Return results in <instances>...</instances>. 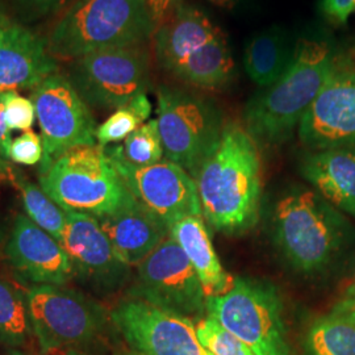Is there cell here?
Segmentation results:
<instances>
[{
	"mask_svg": "<svg viewBox=\"0 0 355 355\" xmlns=\"http://www.w3.org/2000/svg\"><path fill=\"white\" fill-rule=\"evenodd\" d=\"M195 182L203 218L215 230L239 234L257 224L262 196L261 155L245 128H224Z\"/></svg>",
	"mask_w": 355,
	"mask_h": 355,
	"instance_id": "6da1fadb",
	"label": "cell"
},
{
	"mask_svg": "<svg viewBox=\"0 0 355 355\" xmlns=\"http://www.w3.org/2000/svg\"><path fill=\"white\" fill-rule=\"evenodd\" d=\"M272 242L293 271L318 275L350 248L354 230L318 192L297 187L280 196L271 217Z\"/></svg>",
	"mask_w": 355,
	"mask_h": 355,
	"instance_id": "7a4b0ae2",
	"label": "cell"
},
{
	"mask_svg": "<svg viewBox=\"0 0 355 355\" xmlns=\"http://www.w3.org/2000/svg\"><path fill=\"white\" fill-rule=\"evenodd\" d=\"M334 64L336 55L328 42L299 41L284 74L245 105V129L254 141L275 146L290 140L329 79Z\"/></svg>",
	"mask_w": 355,
	"mask_h": 355,
	"instance_id": "3957f363",
	"label": "cell"
},
{
	"mask_svg": "<svg viewBox=\"0 0 355 355\" xmlns=\"http://www.w3.org/2000/svg\"><path fill=\"white\" fill-rule=\"evenodd\" d=\"M144 0H74L46 36L57 61H74L95 51L146 45L155 33Z\"/></svg>",
	"mask_w": 355,
	"mask_h": 355,
	"instance_id": "277c9868",
	"label": "cell"
},
{
	"mask_svg": "<svg viewBox=\"0 0 355 355\" xmlns=\"http://www.w3.org/2000/svg\"><path fill=\"white\" fill-rule=\"evenodd\" d=\"M42 191L66 212L94 217L112 214L132 192L99 145L74 148L40 174Z\"/></svg>",
	"mask_w": 355,
	"mask_h": 355,
	"instance_id": "5b68a950",
	"label": "cell"
},
{
	"mask_svg": "<svg viewBox=\"0 0 355 355\" xmlns=\"http://www.w3.org/2000/svg\"><path fill=\"white\" fill-rule=\"evenodd\" d=\"M283 312V300L272 284L239 277L227 293L207 299L205 316L240 338L255 355H291Z\"/></svg>",
	"mask_w": 355,
	"mask_h": 355,
	"instance_id": "8992f818",
	"label": "cell"
},
{
	"mask_svg": "<svg viewBox=\"0 0 355 355\" xmlns=\"http://www.w3.org/2000/svg\"><path fill=\"white\" fill-rule=\"evenodd\" d=\"M26 296L32 333L46 354L78 350L94 343L107 327L105 309L78 290L37 284Z\"/></svg>",
	"mask_w": 355,
	"mask_h": 355,
	"instance_id": "52a82bcc",
	"label": "cell"
},
{
	"mask_svg": "<svg viewBox=\"0 0 355 355\" xmlns=\"http://www.w3.org/2000/svg\"><path fill=\"white\" fill-rule=\"evenodd\" d=\"M157 114L165 159L195 179L225 128L218 108L200 95L162 86L158 89Z\"/></svg>",
	"mask_w": 355,
	"mask_h": 355,
	"instance_id": "ba28073f",
	"label": "cell"
},
{
	"mask_svg": "<svg viewBox=\"0 0 355 355\" xmlns=\"http://www.w3.org/2000/svg\"><path fill=\"white\" fill-rule=\"evenodd\" d=\"M66 76L87 105L116 111L146 94L150 55L146 45L95 51L70 61Z\"/></svg>",
	"mask_w": 355,
	"mask_h": 355,
	"instance_id": "9c48e42d",
	"label": "cell"
},
{
	"mask_svg": "<svg viewBox=\"0 0 355 355\" xmlns=\"http://www.w3.org/2000/svg\"><path fill=\"white\" fill-rule=\"evenodd\" d=\"M44 155L40 174L64 153L96 145V123L89 105L76 92L66 74H51L32 89Z\"/></svg>",
	"mask_w": 355,
	"mask_h": 355,
	"instance_id": "30bf717a",
	"label": "cell"
},
{
	"mask_svg": "<svg viewBox=\"0 0 355 355\" xmlns=\"http://www.w3.org/2000/svg\"><path fill=\"white\" fill-rule=\"evenodd\" d=\"M130 295L190 320H200L207 311L202 283L187 255L171 236L137 266L136 284Z\"/></svg>",
	"mask_w": 355,
	"mask_h": 355,
	"instance_id": "8fae6325",
	"label": "cell"
},
{
	"mask_svg": "<svg viewBox=\"0 0 355 355\" xmlns=\"http://www.w3.org/2000/svg\"><path fill=\"white\" fill-rule=\"evenodd\" d=\"M111 321L132 350L142 355H212L198 338L192 320L139 297L120 302Z\"/></svg>",
	"mask_w": 355,
	"mask_h": 355,
	"instance_id": "7c38bea8",
	"label": "cell"
},
{
	"mask_svg": "<svg viewBox=\"0 0 355 355\" xmlns=\"http://www.w3.org/2000/svg\"><path fill=\"white\" fill-rule=\"evenodd\" d=\"M104 149L128 190L168 229L186 216H203L196 182L184 168L167 159L152 166H133L114 146Z\"/></svg>",
	"mask_w": 355,
	"mask_h": 355,
	"instance_id": "4fadbf2b",
	"label": "cell"
},
{
	"mask_svg": "<svg viewBox=\"0 0 355 355\" xmlns=\"http://www.w3.org/2000/svg\"><path fill=\"white\" fill-rule=\"evenodd\" d=\"M311 152L355 150V62L336 57L334 69L297 128Z\"/></svg>",
	"mask_w": 355,
	"mask_h": 355,
	"instance_id": "5bb4252c",
	"label": "cell"
},
{
	"mask_svg": "<svg viewBox=\"0 0 355 355\" xmlns=\"http://www.w3.org/2000/svg\"><path fill=\"white\" fill-rule=\"evenodd\" d=\"M60 243L73 267V277L89 291L110 296L130 280V266L117 255L96 217L66 212Z\"/></svg>",
	"mask_w": 355,
	"mask_h": 355,
	"instance_id": "9a60e30c",
	"label": "cell"
},
{
	"mask_svg": "<svg viewBox=\"0 0 355 355\" xmlns=\"http://www.w3.org/2000/svg\"><path fill=\"white\" fill-rule=\"evenodd\" d=\"M3 253L13 272L33 286H64L74 279L62 245L28 216L17 215L13 220Z\"/></svg>",
	"mask_w": 355,
	"mask_h": 355,
	"instance_id": "2e32d148",
	"label": "cell"
},
{
	"mask_svg": "<svg viewBox=\"0 0 355 355\" xmlns=\"http://www.w3.org/2000/svg\"><path fill=\"white\" fill-rule=\"evenodd\" d=\"M58 73L46 38L11 23L0 32V92L29 89Z\"/></svg>",
	"mask_w": 355,
	"mask_h": 355,
	"instance_id": "e0dca14e",
	"label": "cell"
},
{
	"mask_svg": "<svg viewBox=\"0 0 355 355\" xmlns=\"http://www.w3.org/2000/svg\"><path fill=\"white\" fill-rule=\"evenodd\" d=\"M114 252L128 266H139L170 236V229L132 195L112 214L98 217Z\"/></svg>",
	"mask_w": 355,
	"mask_h": 355,
	"instance_id": "ac0fdd59",
	"label": "cell"
},
{
	"mask_svg": "<svg viewBox=\"0 0 355 355\" xmlns=\"http://www.w3.org/2000/svg\"><path fill=\"white\" fill-rule=\"evenodd\" d=\"M221 33L223 31L199 8L182 4L154 33L157 62L167 73H171L182 61Z\"/></svg>",
	"mask_w": 355,
	"mask_h": 355,
	"instance_id": "d6986e66",
	"label": "cell"
},
{
	"mask_svg": "<svg viewBox=\"0 0 355 355\" xmlns=\"http://www.w3.org/2000/svg\"><path fill=\"white\" fill-rule=\"evenodd\" d=\"M300 173L324 199L355 217V150L327 149L305 155Z\"/></svg>",
	"mask_w": 355,
	"mask_h": 355,
	"instance_id": "ffe728a7",
	"label": "cell"
},
{
	"mask_svg": "<svg viewBox=\"0 0 355 355\" xmlns=\"http://www.w3.org/2000/svg\"><path fill=\"white\" fill-rule=\"evenodd\" d=\"M204 221L203 216H186L170 228V236L187 255L208 299L227 293L234 278L221 265Z\"/></svg>",
	"mask_w": 355,
	"mask_h": 355,
	"instance_id": "44dd1931",
	"label": "cell"
},
{
	"mask_svg": "<svg viewBox=\"0 0 355 355\" xmlns=\"http://www.w3.org/2000/svg\"><path fill=\"white\" fill-rule=\"evenodd\" d=\"M293 54L286 31L279 26H270L249 41L243 53V66L254 83L266 89L284 74Z\"/></svg>",
	"mask_w": 355,
	"mask_h": 355,
	"instance_id": "7402d4cb",
	"label": "cell"
},
{
	"mask_svg": "<svg viewBox=\"0 0 355 355\" xmlns=\"http://www.w3.org/2000/svg\"><path fill=\"white\" fill-rule=\"evenodd\" d=\"M170 74L198 89H221L228 85L236 74V64L225 33L191 54Z\"/></svg>",
	"mask_w": 355,
	"mask_h": 355,
	"instance_id": "603a6c76",
	"label": "cell"
},
{
	"mask_svg": "<svg viewBox=\"0 0 355 355\" xmlns=\"http://www.w3.org/2000/svg\"><path fill=\"white\" fill-rule=\"evenodd\" d=\"M306 355H355V321L336 312L318 318L305 337Z\"/></svg>",
	"mask_w": 355,
	"mask_h": 355,
	"instance_id": "cb8c5ba5",
	"label": "cell"
},
{
	"mask_svg": "<svg viewBox=\"0 0 355 355\" xmlns=\"http://www.w3.org/2000/svg\"><path fill=\"white\" fill-rule=\"evenodd\" d=\"M32 333L26 293L0 275V343L17 347Z\"/></svg>",
	"mask_w": 355,
	"mask_h": 355,
	"instance_id": "d4e9b609",
	"label": "cell"
},
{
	"mask_svg": "<svg viewBox=\"0 0 355 355\" xmlns=\"http://www.w3.org/2000/svg\"><path fill=\"white\" fill-rule=\"evenodd\" d=\"M13 184L21 191L26 216L57 241H61L66 225V211L53 202L42 189L26 182L21 175L17 174Z\"/></svg>",
	"mask_w": 355,
	"mask_h": 355,
	"instance_id": "484cf974",
	"label": "cell"
},
{
	"mask_svg": "<svg viewBox=\"0 0 355 355\" xmlns=\"http://www.w3.org/2000/svg\"><path fill=\"white\" fill-rule=\"evenodd\" d=\"M152 114V103L146 94H141L128 103L127 105L116 110L102 125L96 129V141L102 148L124 141L137 128L146 123Z\"/></svg>",
	"mask_w": 355,
	"mask_h": 355,
	"instance_id": "4316f807",
	"label": "cell"
},
{
	"mask_svg": "<svg viewBox=\"0 0 355 355\" xmlns=\"http://www.w3.org/2000/svg\"><path fill=\"white\" fill-rule=\"evenodd\" d=\"M114 150L133 166H152L161 162L165 157L164 145L158 130L157 120H149L137 128Z\"/></svg>",
	"mask_w": 355,
	"mask_h": 355,
	"instance_id": "83f0119b",
	"label": "cell"
},
{
	"mask_svg": "<svg viewBox=\"0 0 355 355\" xmlns=\"http://www.w3.org/2000/svg\"><path fill=\"white\" fill-rule=\"evenodd\" d=\"M73 0H0V12L15 24H38L55 15H61Z\"/></svg>",
	"mask_w": 355,
	"mask_h": 355,
	"instance_id": "f1b7e54d",
	"label": "cell"
},
{
	"mask_svg": "<svg viewBox=\"0 0 355 355\" xmlns=\"http://www.w3.org/2000/svg\"><path fill=\"white\" fill-rule=\"evenodd\" d=\"M199 341L212 355H255L246 343L221 327L214 318H202L195 322Z\"/></svg>",
	"mask_w": 355,
	"mask_h": 355,
	"instance_id": "f546056e",
	"label": "cell"
},
{
	"mask_svg": "<svg viewBox=\"0 0 355 355\" xmlns=\"http://www.w3.org/2000/svg\"><path fill=\"white\" fill-rule=\"evenodd\" d=\"M4 119L10 130H31L36 119L32 99L20 96L17 91H10L4 108Z\"/></svg>",
	"mask_w": 355,
	"mask_h": 355,
	"instance_id": "4dcf8cb0",
	"label": "cell"
},
{
	"mask_svg": "<svg viewBox=\"0 0 355 355\" xmlns=\"http://www.w3.org/2000/svg\"><path fill=\"white\" fill-rule=\"evenodd\" d=\"M44 155L42 140L33 130H26L11 142L10 159L19 165L33 166L41 162Z\"/></svg>",
	"mask_w": 355,
	"mask_h": 355,
	"instance_id": "1f68e13d",
	"label": "cell"
},
{
	"mask_svg": "<svg viewBox=\"0 0 355 355\" xmlns=\"http://www.w3.org/2000/svg\"><path fill=\"white\" fill-rule=\"evenodd\" d=\"M10 91L0 92V179L15 182L17 173L10 164V148H11V130L7 127L4 119V108Z\"/></svg>",
	"mask_w": 355,
	"mask_h": 355,
	"instance_id": "d6a6232c",
	"label": "cell"
},
{
	"mask_svg": "<svg viewBox=\"0 0 355 355\" xmlns=\"http://www.w3.org/2000/svg\"><path fill=\"white\" fill-rule=\"evenodd\" d=\"M320 10L331 21L343 26L355 12V0H320Z\"/></svg>",
	"mask_w": 355,
	"mask_h": 355,
	"instance_id": "836d02e7",
	"label": "cell"
},
{
	"mask_svg": "<svg viewBox=\"0 0 355 355\" xmlns=\"http://www.w3.org/2000/svg\"><path fill=\"white\" fill-rule=\"evenodd\" d=\"M146 8L150 13L153 23L158 29L162 24L177 12L178 8L183 4V0H144Z\"/></svg>",
	"mask_w": 355,
	"mask_h": 355,
	"instance_id": "e575fe53",
	"label": "cell"
},
{
	"mask_svg": "<svg viewBox=\"0 0 355 355\" xmlns=\"http://www.w3.org/2000/svg\"><path fill=\"white\" fill-rule=\"evenodd\" d=\"M331 312L340 313V315L352 318L353 321H355V284L349 286L343 291L338 302L333 306Z\"/></svg>",
	"mask_w": 355,
	"mask_h": 355,
	"instance_id": "d590c367",
	"label": "cell"
},
{
	"mask_svg": "<svg viewBox=\"0 0 355 355\" xmlns=\"http://www.w3.org/2000/svg\"><path fill=\"white\" fill-rule=\"evenodd\" d=\"M208 1L218 8H225V10H232L240 3V0H208Z\"/></svg>",
	"mask_w": 355,
	"mask_h": 355,
	"instance_id": "8d00e7d4",
	"label": "cell"
},
{
	"mask_svg": "<svg viewBox=\"0 0 355 355\" xmlns=\"http://www.w3.org/2000/svg\"><path fill=\"white\" fill-rule=\"evenodd\" d=\"M12 21L11 20H8L3 13L0 12V32L6 28V26H10Z\"/></svg>",
	"mask_w": 355,
	"mask_h": 355,
	"instance_id": "74e56055",
	"label": "cell"
},
{
	"mask_svg": "<svg viewBox=\"0 0 355 355\" xmlns=\"http://www.w3.org/2000/svg\"><path fill=\"white\" fill-rule=\"evenodd\" d=\"M53 355H83L78 350H67V352H61V353H57V354Z\"/></svg>",
	"mask_w": 355,
	"mask_h": 355,
	"instance_id": "f35d334b",
	"label": "cell"
},
{
	"mask_svg": "<svg viewBox=\"0 0 355 355\" xmlns=\"http://www.w3.org/2000/svg\"><path fill=\"white\" fill-rule=\"evenodd\" d=\"M117 355H142L140 353H137V352H135V350H132V352H125V353H121V354Z\"/></svg>",
	"mask_w": 355,
	"mask_h": 355,
	"instance_id": "ab89813d",
	"label": "cell"
},
{
	"mask_svg": "<svg viewBox=\"0 0 355 355\" xmlns=\"http://www.w3.org/2000/svg\"><path fill=\"white\" fill-rule=\"evenodd\" d=\"M10 355H26L24 353H20V352H12Z\"/></svg>",
	"mask_w": 355,
	"mask_h": 355,
	"instance_id": "60d3db41",
	"label": "cell"
}]
</instances>
